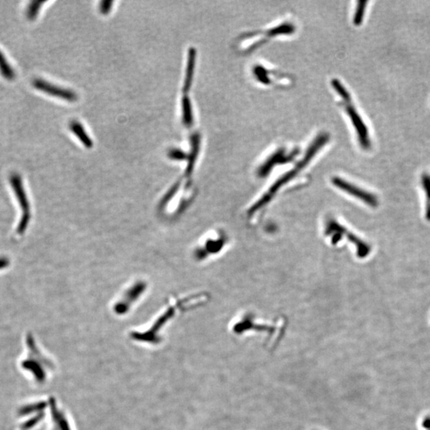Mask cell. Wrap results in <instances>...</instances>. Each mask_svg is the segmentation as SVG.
Here are the masks:
<instances>
[{"label": "cell", "instance_id": "obj_6", "mask_svg": "<svg viewBox=\"0 0 430 430\" xmlns=\"http://www.w3.org/2000/svg\"><path fill=\"white\" fill-rule=\"evenodd\" d=\"M296 153H297V152L295 151V152H292L291 154L287 155L285 150L280 149L278 151H276V152H274V154H272V156H270L269 158L262 165V167H260L258 174L261 176H265V175H267L269 172L270 170L276 163L278 164V163H281V162H285L287 161H291V159H293L296 156Z\"/></svg>", "mask_w": 430, "mask_h": 430}, {"label": "cell", "instance_id": "obj_4", "mask_svg": "<svg viewBox=\"0 0 430 430\" xmlns=\"http://www.w3.org/2000/svg\"><path fill=\"white\" fill-rule=\"evenodd\" d=\"M33 86L38 90L42 91L44 93L58 97L61 99L66 100L69 102H75L78 100V94L75 92H73L70 89H64L61 87L56 86L51 83L47 82L46 81L42 79H34L33 80Z\"/></svg>", "mask_w": 430, "mask_h": 430}, {"label": "cell", "instance_id": "obj_14", "mask_svg": "<svg viewBox=\"0 0 430 430\" xmlns=\"http://www.w3.org/2000/svg\"><path fill=\"white\" fill-rule=\"evenodd\" d=\"M367 5V1H358L356 11H355L354 19H353V23H354V25L359 26L363 23Z\"/></svg>", "mask_w": 430, "mask_h": 430}, {"label": "cell", "instance_id": "obj_2", "mask_svg": "<svg viewBox=\"0 0 430 430\" xmlns=\"http://www.w3.org/2000/svg\"><path fill=\"white\" fill-rule=\"evenodd\" d=\"M10 181L23 211L21 219L17 227L18 234H23L25 232L30 219V204L24 190L21 177L18 174H12L10 177Z\"/></svg>", "mask_w": 430, "mask_h": 430}, {"label": "cell", "instance_id": "obj_7", "mask_svg": "<svg viewBox=\"0 0 430 430\" xmlns=\"http://www.w3.org/2000/svg\"><path fill=\"white\" fill-rule=\"evenodd\" d=\"M195 61H196V50L194 48H190L188 53V65H187L185 81H184V92L185 93H188L191 87L194 68H195Z\"/></svg>", "mask_w": 430, "mask_h": 430}, {"label": "cell", "instance_id": "obj_17", "mask_svg": "<svg viewBox=\"0 0 430 430\" xmlns=\"http://www.w3.org/2000/svg\"><path fill=\"white\" fill-rule=\"evenodd\" d=\"M113 2L110 0H106V1H102L100 3V11L103 15H108L111 11L112 7Z\"/></svg>", "mask_w": 430, "mask_h": 430}, {"label": "cell", "instance_id": "obj_16", "mask_svg": "<svg viewBox=\"0 0 430 430\" xmlns=\"http://www.w3.org/2000/svg\"><path fill=\"white\" fill-rule=\"evenodd\" d=\"M168 156H170V158L172 159V160H176V161H184L188 157V156L185 154V152L179 149L171 150L169 152Z\"/></svg>", "mask_w": 430, "mask_h": 430}, {"label": "cell", "instance_id": "obj_11", "mask_svg": "<svg viewBox=\"0 0 430 430\" xmlns=\"http://www.w3.org/2000/svg\"><path fill=\"white\" fill-rule=\"evenodd\" d=\"M0 74L6 80L12 81L15 78V71L11 65L8 63V61H6L4 55L2 54L1 51H0Z\"/></svg>", "mask_w": 430, "mask_h": 430}, {"label": "cell", "instance_id": "obj_8", "mask_svg": "<svg viewBox=\"0 0 430 430\" xmlns=\"http://www.w3.org/2000/svg\"><path fill=\"white\" fill-rule=\"evenodd\" d=\"M190 140H191L190 141L191 142V150H190V153L188 157V167L186 170L187 176H189L192 173L194 163H195L197 157H198L199 149H200L201 138L199 133H194Z\"/></svg>", "mask_w": 430, "mask_h": 430}, {"label": "cell", "instance_id": "obj_15", "mask_svg": "<svg viewBox=\"0 0 430 430\" xmlns=\"http://www.w3.org/2000/svg\"><path fill=\"white\" fill-rule=\"evenodd\" d=\"M422 184L427 196V207H426V217L430 220V177L428 175H423Z\"/></svg>", "mask_w": 430, "mask_h": 430}, {"label": "cell", "instance_id": "obj_10", "mask_svg": "<svg viewBox=\"0 0 430 430\" xmlns=\"http://www.w3.org/2000/svg\"><path fill=\"white\" fill-rule=\"evenodd\" d=\"M182 105H183V120H184V124L186 126L189 128L193 124L194 119H193L191 103H190V98L188 96H184V98H183V102H182Z\"/></svg>", "mask_w": 430, "mask_h": 430}, {"label": "cell", "instance_id": "obj_13", "mask_svg": "<svg viewBox=\"0 0 430 430\" xmlns=\"http://www.w3.org/2000/svg\"><path fill=\"white\" fill-rule=\"evenodd\" d=\"M46 2H42V1H31L28 4L26 15L28 19L30 20H34L38 16V13L40 11L41 7L42 5L44 4Z\"/></svg>", "mask_w": 430, "mask_h": 430}, {"label": "cell", "instance_id": "obj_12", "mask_svg": "<svg viewBox=\"0 0 430 430\" xmlns=\"http://www.w3.org/2000/svg\"><path fill=\"white\" fill-rule=\"evenodd\" d=\"M331 85L333 87L334 89L336 91V93L340 95L344 102H351V97H350V93L347 90L346 88L340 83V81L337 79H333L331 81Z\"/></svg>", "mask_w": 430, "mask_h": 430}, {"label": "cell", "instance_id": "obj_9", "mask_svg": "<svg viewBox=\"0 0 430 430\" xmlns=\"http://www.w3.org/2000/svg\"><path fill=\"white\" fill-rule=\"evenodd\" d=\"M70 129L74 135H76L80 141L84 144L86 148H90L93 147V143L90 139L86 132L84 130V127L81 123L77 120H73L70 124Z\"/></svg>", "mask_w": 430, "mask_h": 430}, {"label": "cell", "instance_id": "obj_5", "mask_svg": "<svg viewBox=\"0 0 430 430\" xmlns=\"http://www.w3.org/2000/svg\"><path fill=\"white\" fill-rule=\"evenodd\" d=\"M332 182L337 188L345 190L347 193L351 194L353 196L357 197L371 207H375L377 206V198L374 194L368 193L366 190H362L361 188L355 187V186L352 185L350 183L345 181L344 179H340V178H334L332 179Z\"/></svg>", "mask_w": 430, "mask_h": 430}, {"label": "cell", "instance_id": "obj_1", "mask_svg": "<svg viewBox=\"0 0 430 430\" xmlns=\"http://www.w3.org/2000/svg\"><path fill=\"white\" fill-rule=\"evenodd\" d=\"M327 139H328V135L327 134H325V133L318 135L317 139L312 142L310 148H308V151L306 152L304 159L298 163L297 166L295 168L293 169L291 171H289V173L284 175L280 180L276 182L274 186L270 189L268 194H266V196H265L266 197V199H269L272 194H274L275 192H276V190L281 188L282 184H285L286 182L289 181V179H291L294 175H296L301 169L304 168L305 167V165L312 160V157L317 154V152H318L319 150L321 149V147H322V146L324 145L325 143H327Z\"/></svg>", "mask_w": 430, "mask_h": 430}, {"label": "cell", "instance_id": "obj_18", "mask_svg": "<svg viewBox=\"0 0 430 430\" xmlns=\"http://www.w3.org/2000/svg\"><path fill=\"white\" fill-rule=\"evenodd\" d=\"M9 264H10V262H9V260L7 258H6V257H1L0 258V269L6 268V266H9Z\"/></svg>", "mask_w": 430, "mask_h": 430}, {"label": "cell", "instance_id": "obj_3", "mask_svg": "<svg viewBox=\"0 0 430 430\" xmlns=\"http://www.w3.org/2000/svg\"><path fill=\"white\" fill-rule=\"evenodd\" d=\"M344 107L347 113L350 117V121L354 125L355 131L358 135V142L364 149H368L371 147V140H370L369 133L367 127L363 122V119L361 118L359 114L357 112L355 108L352 106L351 102H344Z\"/></svg>", "mask_w": 430, "mask_h": 430}]
</instances>
